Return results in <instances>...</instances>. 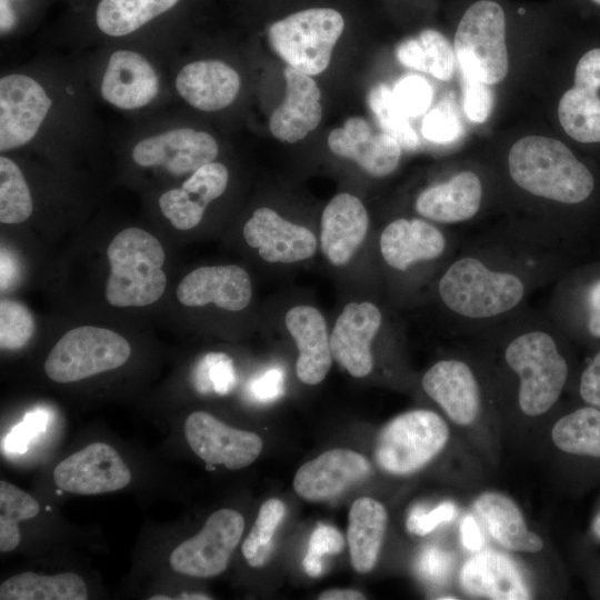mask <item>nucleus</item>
Returning <instances> with one entry per match:
<instances>
[{"label":"nucleus","mask_w":600,"mask_h":600,"mask_svg":"<svg viewBox=\"0 0 600 600\" xmlns=\"http://www.w3.org/2000/svg\"><path fill=\"white\" fill-rule=\"evenodd\" d=\"M509 172L523 190L562 203H579L592 192L594 179L561 141L528 136L510 149Z\"/></svg>","instance_id":"obj_1"},{"label":"nucleus","mask_w":600,"mask_h":600,"mask_svg":"<svg viewBox=\"0 0 600 600\" xmlns=\"http://www.w3.org/2000/svg\"><path fill=\"white\" fill-rule=\"evenodd\" d=\"M110 273L104 296L114 307H144L158 301L167 278L164 251L159 240L140 228H127L110 242Z\"/></svg>","instance_id":"obj_2"},{"label":"nucleus","mask_w":600,"mask_h":600,"mask_svg":"<svg viewBox=\"0 0 600 600\" xmlns=\"http://www.w3.org/2000/svg\"><path fill=\"white\" fill-rule=\"evenodd\" d=\"M524 287L512 273L493 271L472 257L460 258L443 273L439 294L453 312L467 318H490L513 309Z\"/></svg>","instance_id":"obj_3"},{"label":"nucleus","mask_w":600,"mask_h":600,"mask_svg":"<svg viewBox=\"0 0 600 600\" xmlns=\"http://www.w3.org/2000/svg\"><path fill=\"white\" fill-rule=\"evenodd\" d=\"M344 26L343 16L336 9L308 8L273 22L268 29V39L288 66L317 76L328 68Z\"/></svg>","instance_id":"obj_4"},{"label":"nucleus","mask_w":600,"mask_h":600,"mask_svg":"<svg viewBox=\"0 0 600 600\" xmlns=\"http://www.w3.org/2000/svg\"><path fill=\"white\" fill-rule=\"evenodd\" d=\"M504 358L519 376V406L530 417L547 412L559 399L568 377V366L553 338L530 331L513 339Z\"/></svg>","instance_id":"obj_5"},{"label":"nucleus","mask_w":600,"mask_h":600,"mask_svg":"<svg viewBox=\"0 0 600 600\" xmlns=\"http://www.w3.org/2000/svg\"><path fill=\"white\" fill-rule=\"evenodd\" d=\"M454 53L462 73L496 84L508 73L506 13L493 0H478L463 12L454 36Z\"/></svg>","instance_id":"obj_6"},{"label":"nucleus","mask_w":600,"mask_h":600,"mask_svg":"<svg viewBox=\"0 0 600 600\" xmlns=\"http://www.w3.org/2000/svg\"><path fill=\"white\" fill-rule=\"evenodd\" d=\"M449 439L446 421L430 410H412L393 418L378 434L374 458L386 472L413 473L437 457Z\"/></svg>","instance_id":"obj_7"},{"label":"nucleus","mask_w":600,"mask_h":600,"mask_svg":"<svg viewBox=\"0 0 600 600\" xmlns=\"http://www.w3.org/2000/svg\"><path fill=\"white\" fill-rule=\"evenodd\" d=\"M130 354L129 342L117 332L94 326L77 327L53 346L44 372L59 383L76 382L121 367Z\"/></svg>","instance_id":"obj_8"},{"label":"nucleus","mask_w":600,"mask_h":600,"mask_svg":"<svg viewBox=\"0 0 600 600\" xmlns=\"http://www.w3.org/2000/svg\"><path fill=\"white\" fill-rule=\"evenodd\" d=\"M244 529L243 517L232 509H220L209 516L202 529L177 546L169 558L173 571L194 578L222 573Z\"/></svg>","instance_id":"obj_9"},{"label":"nucleus","mask_w":600,"mask_h":600,"mask_svg":"<svg viewBox=\"0 0 600 600\" xmlns=\"http://www.w3.org/2000/svg\"><path fill=\"white\" fill-rule=\"evenodd\" d=\"M52 100L44 87L23 73L0 79V150H13L29 143L46 120Z\"/></svg>","instance_id":"obj_10"},{"label":"nucleus","mask_w":600,"mask_h":600,"mask_svg":"<svg viewBox=\"0 0 600 600\" xmlns=\"http://www.w3.org/2000/svg\"><path fill=\"white\" fill-rule=\"evenodd\" d=\"M218 153V143L208 132L176 128L141 139L133 147L131 157L139 167L161 168L180 177L213 162Z\"/></svg>","instance_id":"obj_11"},{"label":"nucleus","mask_w":600,"mask_h":600,"mask_svg":"<svg viewBox=\"0 0 600 600\" xmlns=\"http://www.w3.org/2000/svg\"><path fill=\"white\" fill-rule=\"evenodd\" d=\"M53 480L63 491L92 496L124 488L131 472L114 448L94 442L58 463Z\"/></svg>","instance_id":"obj_12"},{"label":"nucleus","mask_w":600,"mask_h":600,"mask_svg":"<svg viewBox=\"0 0 600 600\" xmlns=\"http://www.w3.org/2000/svg\"><path fill=\"white\" fill-rule=\"evenodd\" d=\"M183 429L188 444L200 459L230 470L250 466L263 447L258 434L227 426L203 411L192 412Z\"/></svg>","instance_id":"obj_13"},{"label":"nucleus","mask_w":600,"mask_h":600,"mask_svg":"<svg viewBox=\"0 0 600 600\" xmlns=\"http://www.w3.org/2000/svg\"><path fill=\"white\" fill-rule=\"evenodd\" d=\"M243 237L270 263L303 261L317 250V239L310 229L286 220L267 207L253 211L243 227Z\"/></svg>","instance_id":"obj_14"},{"label":"nucleus","mask_w":600,"mask_h":600,"mask_svg":"<svg viewBox=\"0 0 600 600\" xmlns=\"http://www.w3.org/2000/svg\"><path fill=\"white\" fill-rule=\"evenodd\" d=\"M381 321L379 308L362 301L346 304L334 323L330 336L332 357L354 378H363L372 371L371 343Z\"/></svg>","instance_id":"obj_15"},{"label":"nucleus","mask_w":600,"mask_h":600,"mask_svg":"<svg viewBox=\"0 0 600 600\" xmlns=\"http://www.w3.org/2000/svg\"><path fill=\"white\" fill-rule=\"evenodd\" d=\"M371 464L359 452L331 449L302 464L294 478V491L308 501H324L366 479Z\"/></svg>","instance_id":"obj_16"},{"label":"nucleus","mask_w":600,"mask_h":600,"mask_svg":"<svg viewBox=\"0 0 600 600\" xmlns=\"http://www.w3.org/2000/svg\"><path fill=\"white\" fill-rule=\"evenodd\" d=\"M159 89V76L142 53L130 49L111 53L100 83L104 101L121 110H137L151 103Z\"/></svg>","instance_id":"obj_17"},{"label":"nucleus","mask_w":600,"mask_h":600,"mask_svg":"<svg viewBox=\"0 0 600 600\" xmlns=\"http://www.w3.org/2000/svg\"><path fill=\"white\" fill-rule=\"evenodd\" d=\"M328 147L337 156L354 161L374 178L392 173L400 160L401 146L384 132H374L361 117H351L328 136Z\"/></svg>","instance_id":"obj_18"},{"label":"nucleus","mask_w":600,"mask_h":600,"mask_svg":"<svg viewBox=\"0 0 600 600\" xmlns=\"http://www.w3.org/2000/svg\"><path fill=\"white\" fill-rule=\"evenodd\" d=\"M251 297L250 276L236 264L197 268L177 288L178 300L187 307L213 303L228 311H240L250 303Z\"/></svg>","instance_id":"obj_19"},{"label":"nucleus","mask_w":600,"mask_h":600,"mask_svg":"<svg viewBox=\"0 0 600 600\" xmlns=\"http://www.w3.org/2000/svg\"><path fill=\"white\" fill-rule=\"evenodd\" d=\"M229 180L227 167L210 162L192 172L181 184L163 192L159 198L162 214L179 230L197 227L207 206L219 198Z\"/></svg>","instance_id":"obj_20"},{"label":"nucleus","mask_w":600,"mask_h":600,"mask_svg":"<svg viewBox=\"0 0 600 600\" xmlns=\"http://www.w3.org/2000/svg\"><path fill=\"white\" fill-rule=\"evenodd\" d=\"M422 387L456 424L473 423L481 400L477 379L469 366L459 360H441L423 376Z\"/></svg>","instance_id":"obj_21"},{"label":"nucleus","mask_w":600,"mask_h":600,"mask_svg":"<svg viewBox=\"0 0 600 600\" xmlns=\"http://www.w3.org/2000/svg\"><path fill=\"white\" fill-rule=\"evenodd\" d=\"M241 86L239 73L217 59L197 60L184 64L176 76L178 94L201 111H219L230 106Z\"/></svg>","instance_id":"obj_22"},{"label":"nucleus","mask_w":600,"mask_h":600,"mask_svg":"<svg viewBox=\"0 0 600 600\" xmlns=\"http://www.w3.org/2000/svg\"><path fill=\"white\" fill-rule=\"evenodd\" d=\"M286 97L269 120L271 133L280 141L297 142L314 130L322 118L321 92L316 81L292 67L283 71Z\"/></svg>","instance_id":"obj_23"},{"label":"nucleus","mask_w":600,"mask_h":600,"mask_svg":"<svg viewBox=\"0 0 600 600\" xmlns=\"http://www.w3.org/2000/svg\"><path fill=\"white\" fill-rule=\"evenodd\" d=\"M369 227L367 209L348 192L333 197L321 216V250L330 263L347 264L362 244Z\"/></svg>","instance_id":"obj_24"},{"label":"nucleus","mask_w":600,"mask_h":600,"mask_svg":"<svg viewBox=\"0 0 600 600\" xmlns=\"http://www.w3.org/2000/svg\"><path fill=\"white\" fill-rule=\"evenodd\" d=\"M284 321L298 348V379L310 386L320 383L328 374L333 358L323 316L314 307L300 304L288 310Z\"/></svg>","instance_id":"obj_25"},{"label":"nucleus","mask_w":600,"mask_h":600,"mask_svg":"<svg viewBox=\"0 0 600 600\" xmlns=\"http://www.w3.org/2000/svg\"><path fill=\"white\" fill-rule=\"evenodd\" d=\"M461 588L471 596L494 600H524L531 593L518 566L493 550L478 552L460 571Z\"/></svg>","instance_id":"obj_26"},{"label":"nucleus","mask_w":600,"mask_h":600,"mask_svg":"<svg viewBox=\"0 0 600 600\" xmlns=\"http://www.w3.org/2000/svg\"><path fill=\"white\" fill-rule=\"evenodd\" d=\"M446 239L439 229L420 219H397L380 236V251L388 266L404 271L418 261L439 258Z\"/></svg>","instance_id":"obj_27"},{"label":"nucleus","mask_w":600,"mask_h":600,"mask_svg":"<svg viewBox=\"0 0 600 600\" xmlns=\"http://www.w3.org/2000/svg\"><path fill=\"white\" fill-rule=\"evenodd\" d=\"M482 187L472 171H461L446 182L426 188L416 200L422 217L441 223L471 219L481 204Z\"/></svg>","instance_id":"obj_28"},{"label":"nucleus","mask_w":600,"mask_h":600,"mask_svg":"<svg viewBox=\"0 0 600 600\" xmlns=\"http://www.w3.org/2000/svg\"><path fill=\"white\" fill-rule=\"evenodd\" d=\"M474 507L491 537L503 548L519 552H538L543 548L542 539L528 529L520 508L508 496L484 492Z\"/></svg>","instance_id":"obj_29"},{"label":"nucleus","mask_w":600,"mask_h":600,"mask_svg":"<svg viewBox=\"0 0 600 600\" xmlns=\"http://www.w3.org/2000/svg\"><path fill=\"white\" fill-rule=\"evenodd\" d=\"M387 523L388 513L376 499L361 497L351 504L347 538L351 564L356 571L367 573L374 568Z\"/></svg>","instance_id":"obj_30"},{"label":"nucleus","mask_w":600,"mask_h":600,"mask_svg":"<svg viewBox=\"0 0 600 600\" xmlns=\"http://www.w3.org/2000/svg\"><path fill=\"white\" fill-rule=\"evenodd\" d=\"M183 0H98L93 23L102 34L123 38L172 13Z\"/></svg>","instance_id":"obj_31"},{"label":"nucleus","mask_w":600,"mask_h":600,"mask_svg":"<svg viewBox=\"0 0 600 600\" xmlns=\"http://www.w3.org/2000/svg\"><path fill=\"white\" fill-rule=\"evenodd\" d=\"M88 590L83 579L73 572L38 574L22 572L0 586L1 600H86Z\"/></svg>","instance_id":"obj_32"},{"label":"nucleus","mask_w":600,"mask_h":600,"mask_svg":"<svg viewBox=\"0 0 600 600\" xmlns=\"http://www.w3.org/2000/svg\"><path fill=\"white\" fill-rule=\"evenodd\" d=\"M398 61L404 67L448 81L454 72L456 53L451 43L440 31L424 29L418 36L399 43Z\"/></svg>","instance_id":"obj_33"},{"label":"nucleus","mask_w":600,"mask_h":600,"mask_svg":"<svg viewBox=\"0 0 600 600\" xmlns=\"http://www.w3.org/2000/svg\"><path fill=\"white\" fill-rule=\"evenodd\" d=\"M551 439L567 453L600 458V410L580 408L560 418L552 428Z\"/></svg>","instance_id":"obj_34"},{"label":"nucleus","mask_w":600,"mask_h":600,"mask_svg":"<svg viewBox=\"0 0 600 600\" xmlns=\"http://www.w3.org/2000/svg\"><path fill=\"white\" fill-rule=\"evenodd\" d=\"M559 121L564 131L583 143L600 142V98L596 91L571 88L558 106Z\"/></svg>","instance_id":"obj_35"},{"label":"nucleus","mask_w":600,"mask_h":600,"mask_svg":"<svg viewBox=\"0 0 600 600\" xmlns=\"http://www.w3.org/2000/svg\"><path fill=\"white\" fill-rule=\"evenodd\" d=\"M40 504L26 491L0 481V551L9 552L20 543L18 522L34 518Z\"/></svg>","instance_id":"obj_36"},{"label":"nucleus","mask_w":600,"mask_h":600,"mask_svg":"<svg viewBox=\"0 0 600 600\" xmlns=\"http://www.w3.org/2000/svg\"><path fill=\"white\" fill-rule=\"evenodd\" d=\"M33 211L29 186L19 166L6 156L0 157V221L17 224Z\"/></svg>","instance_id":"obj_37"},{"label":"nucleus","mask_w":600,"mask_h":600,"mask_svg":"<svg viewBox=\"0 0 600 600\" xmlns=\"http://www.w3.org/2000/svg\"><path fill=\"white\" fill-rule=\"evenodd\" d=\"M284 513V504L276 498L267 500L260 507L257 519L241 547L242 556L250 567L261 568L269 561L273 537Z\"/></svg>","instance_id":"obj_38"},{"label":"nucleus","mask_w":600,"mask_h":600,"mask_svg":"<svg viewBox=\"0 0 600 600\" xmlns=\"http://www.w3.org/2000/svg\"><path fill=\"white\" fill-rule=\"evenodd\" d=\"M368 104L382 132L394 138L407 150L419 144V138L408 117L397 104L392 89L384 83L374 86L368 94Z\"/></svg>","instance_id":"obj_39"},{"label":"nucleus","mask_w":600,"mask_h":600,"mask_svg":"<svg viewBox=\"0 0 600 600\" xmlns=\"http://www.w3.org/2000/svg\"><path fill=\"white\" fill-rule=\"evenodd\" d=\"M192 382L198 392L220 396L231 392L237 383L236 370L231 358L221 352L206 354L196 366Z\"/></svg>","instance_id":"obj_40"},{"label":"nucleus","mask_w":600,"mask_h":600,"mask_svg":"<svg viewBox=\"0 0 600 600\" xmlns=\"http://www.w3.org/2000/svg\"><path fill=\"white\" fill-rule=\"evenodd\" d=\"M34 332L30 310L21 302L3 299L0 302V347L18 350L24 347Z\"/></svg>","instance_id":"obj_41"},{"label":"nucleus","mask_w":600,"mask_h":600,"mask_svg":"<svg viewBox=\"0 0 600 600\" xmlns=\"http://www.w3.org/2000/svg\"><path fill=\"white\" fill-rule=\"evenodd\" d=\"M392 94L399 108L410 118L418 117L429 109L433 90L423 77L408 74L397 81Z\"/></svg>","instance_id":"obj_42"},{"label":"nucleus","mask_w":600,"mask_h":600,"mask_svg":"<svg viewBox=\"0 0 600 600\" xmlns=\"http://www.w3.org/2000/svg\"><path fill=\"white\" fill-rule=\"evenodd\" d=\"M421 132L431 142L449 143L461 137L462 124L452 104L441 101L423 118Z\"/></svg>","instance_id":"obj_43"},{"label":"nucleus","mask_w":600,"mask_h":600,"mask_svg":"<svg viewBox=\"0 0 600 600\" xmlns=\"http://www.w3.org/2000/svg\"><path fill=\"white\" fill-rule=\"evenodd\" d=\"M463 110L474 123L484 122L492 111L493 94L490 84L474 76L462 73Z\"/></svg>","instance_id":"obj_44"},{"label":"nucleus","mask_w":600,"mask_h":600,"mask_svg":"<svg viewBox=\"0 0 600 600\" xmlns=\"http://www.w3.org/2000/svg\"><path fill=\"white\" fill-rule=\"evenodd\" d=\"M48 422L49 416L46 411L40 409L30 411L6 437L3 449L12 453L24 452L30 442L46 430Z\"/></svg>","instance_id":"obj_45"},{"label":"nucleus","mask_w":600,"mask_h":600,"mask_svg":"<svg viewBox=\"0 0 600 600\" xmlns=\"http://www.w3.org/2000/svg\"><path fill=\"white\" fill-rule=\"evenodd\" d=\"M457 514L458 509L450 501L442 502L429 511L417 506L410 511L406 527L410 533L426 536L440 524L452 521Z\"/></svg>","instance_id":"obj_46"},{"label":"nucleus","mask_w":600,"mask_h":600,"mask_svg":"<svg viewBox=\"0 0 600 600\" xmlns=\"http://www.w3.org/2000/svg\"><path fill=\"white\" fill-rule=\"evenodd\" d=\"M452 567L451 554L437 547L423 549L416 563L418 573L431 582H442L449 576Z\"/></svg>","instance_id":"obj_47"},{"label":"nucleus","mask_w":600,"mask_h":600,"mask_svg":"<svg viewBox=\"0 0 600 600\" xmlns=\"http://www.w3.org/2000/svg\"><path fill=\"white\" fill-rule=\"evenodd\" d=\"M283 382V370L274 367L252 381L250 392L257 401L271 402L282 396Z\"/></svg>","instance_id":"obj_48"},{"label":"nucleus","mask_w":600,"mask_h":600,"mask_svg":"<svg viewBox=\"0 0 600 600\" xmlns=\"http://www.w3.org/2000/svg\"><path fill=\"white\" fill-rule=\"evenodd\" d=\"M574 87L596 92L600 88V48L586 52L577 63Z\"/></svg>","instance_id":"obj_49"},{"label":"nucleus","mask_w":600,"mask_h":600,"mask_svg":"<svg viewBox=\"0 0 600 600\" xmlns=\"http://www.w3.org/2000/svg\"><path fill=\"white\" fill-rule=\"evenodd\" d=\"M343 547L341 533L332 526L320 523L310 536L308 551L324 557L340 553Z\"/></svg>","instance_id":"obj_50"},{"label":"nucleus","mask_w":600,"mask_h":600,"mask_svg":"<svg viewBox=\"0 0 600 600\" xmlns=\"http://www.w3.org/2000/svg\"><path fill=\"white\" fill-rule=\"evenodd\" d=\"M580 394L587 403L600 408V352L581 376Z\"/></svg>","instance_id":"obj_51"},{"label":"nucleus","mask_w":600,"mask_h":600,"mask_svg":"<svg viewBox=\"0 0 600 600\" xmlns=\"http://www.w3.org/2000/svg\"><path fill=\"white\" fill-rule=\"evenodd\" d=\"M460 539L462 546L472 552H478L483 547L484 540L478 522L472 516H466L460 526Z\"/></svg>","instance_id":"obj_52"},{"label":"nucleus","mask_w":600,"mask_h":600,"mask_svg":"<svg viewBox=\"0 0 600 600\" xmlns=\"http://www.w3.org/2000/svg\"><path fill=\"white\" fill-rule=\"evenodd\" d=\"M590 317L588 328L592 336L600 338V280L596 281L588 296Z\"/></svg>","instance_id":"obj_53"},{"label":"nucleus","mask_w":600,"mask_h":600,"mask_svg":"<svg viewBox=\"0 0 600 600\" xmlns=\"http://www.w3.org/2000/svg\"><path fill=\"white\" fill-rule=\"evenodd\" d=\"M302 564L307 574L312 578H318L323 573V557H320L313 552L307 551Z\"/></svg>","instance_id":"obj_54"},{"label":"nucleus","mask_w":600,"mask_h":600,"mask_svg":"<svg viewBox=\"0 0 600 600\" xmlns=\"http://www.w3.org/2000/svg\"><path fill=\"white\" fill-rule=\"evenodd\" d=\"M366 597L353 589H331L322 592L318 599L320 600H360Z\"/></svg>","instance_id":"obj_55"},{"label":"nucleus","mask_w":600,"mask_h":600,"mask_svg":"<svg viewBox=\"0 0 600 600\" xmlns=\"http://www.w3.org/2000/svg\"><path fill=\"white\" fill-rule=\"evenodd\" d=\"M592 530L594 534L600 539V513L593 520Z\"/></svg>","instance_id":"obj_56"},{"label":"nucleus","mask_w":600,"mask_h":600,"mask_svg":"<svg viewBox=\"0 0 600 600\" xmlns=\"http://www.w3.org/2000/svg\"><path fill=\"white\" fill-rule=\"evenodd\" d=\"M150 600H159V599H162V600H168V599H171L169 597H159V596H154V597H151L149 598Z\"/></svg>","instance_id":"obj_57"},{"label":"nucleus","mask_w":600,"mask_h":600,"mask_svg":"<svg viewBox=\"0 0 600 600\" xmlns=\"http://www.w3.org/2000/svg\"><path fill=\"white\" fill-rule=\"evenodd\" d=\"M439 599H442V600L450 599V600H452V599H457V598H454V597H440Z\"/></svg>","instance_id":"obj_58"},{"label":"nucleus","mask_w":600,"mask_h":600,"mask_svg":"<svg viewBox=\"0 0 600 600\" xmlns=\"http://www.w3.org/2000/svg\"><path fill=\"white\" fill-rule=\"evenodd\" d=\"M594 3L600 4V0H592Z\"/></svg>","instance_id":"obj_59"}]
</instances>
